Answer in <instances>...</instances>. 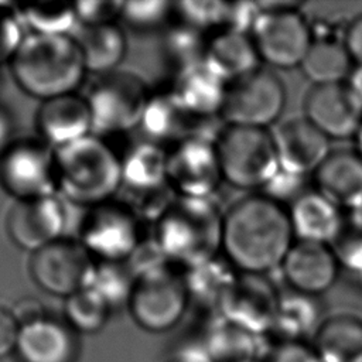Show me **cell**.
<instances>
[{
	"label": "cell",
	"mask_w": 362,
	"mask_h": 362,
	"mask_svg": "<svg viewBox=\"0 0 362 362\" xmlns=\"http://www.w3.org/2000/svg\"><path fill=\"white\" fill-rule=\"evenodd\" d=\"M288 212L260 192L235 201L223 214L222 255L239 273L267 274L293 245Z\"/></svg>",
	"instance_id": "1"
},
{
	"label": "cell",
	"mask_w": 362,
	"mask_h": 362,
	"mask_svg": "<svg viewBox=\"0 0 362 362\" xmlns=\"http://www.w3.org/2000/svg\"><path fill=\"white\" fill-rule=\"evenodd\" d=\"M17 85L41 100L75 92L86 72L74 35L27 34L10 61Z\"/></svg>",
	"instance_id": "2"
},
{
	"label": "cell",
	"mask_w": 362,
	"mask_h": 362,
	"mask_svg": "<svg viewBox=\"0 0 362 362\" xmlns=\"http://www.w3.org/2000/svg\"><path fill=\"white\" fill-rule=\"evenodd\" d=\"M222 221L211 198L177 197L156 222L153 238L168 262L189 267L222 253Z\"/></svg>",
	"instance_id": "3"
},
{
	"label": "cell",
	"mask_w": 362,
	"mask_h": 362,
	"mask_svg": "<svg viewBox=\"0 0 362 362\" xmlns=\"http://www.w3.org/2000/svg\"><path fill=\"white\" fill-rule=\"evenodd\" d=\"M57 194L76 205L109 201L122 187L120 158L95 134L55 148Z\"/></svg>",
	"instance_id": "4"
},
{
	"label": "cell",
	"mask_w": 362,
	"mask_h": 362,
	"mask_svg": "<svg viewBox=\"0 0 362 362\" xmlns=\"http://www.w3.org/2000/svg\"><path fill=\"white\" fill-rule=\"evenodd\" d=\"M223 181L243 191H262L280 170L272 132L226 124L215 141Z\"/></svg>",
	"instance_id": "5"
},
{
	"label": "cell",
	"mask_w": 362,
	"mask_h": 362,
	"mask_svg": "<svg viewBox=\"0 0 362 362\" xmlns=\"http://www.w3.org/2000/svg\"><path fill=\"white\" fill-rule=\"evenodd\" d=\"M92 134H115L140 126L150 93L143 79L129 71L98 75L85 95Z\"/></svg>",
	"instance_id": "6"
},
{
	"label": "cell",
	"mask_w": 362,
	"mask_h": 362,
	"mask_svg": "<svg viewBox=\"0 0 362 362\" xmlns=\"http://www.w3.org/2000/svg\"><path fill=\"white\" fill-rule=\"evenodd\" d=\"M0 187L16 201L57 194L55 148L38 134L8 140L0 150Z\"/></svg>",
	"instance_id": "7"
},
{
	"label": "cell",
	"mask_w": 362,
	"mask_h": 362,
	"mask_svg": "<svg viewBox=\"0 0 362 362\" xmlns=\"http://www.w3.org/2000/svg\"><path fill=\"white\" fill-rule=\"evenodd\" d=\"M286 100L283 81L260 66L228 83L221 117L230 126L267 129L280 119Z\"/></svg>",
	"instance_id": "8"
},
{
	"label": "cell",
	"mask_w": 362,
	"mask_h": 362,
	"mask_svg": "<svg viewBox=\"0 0 362 362\" xmlns=\"http://www.w3.org/2000/svg\"><path fill=\"white\" fill-rule=\"evenodd\" d=\"M140 222L123 201L112 198L86 208L78 240L99 260L126 262L143 239Z\"/></svg>",
	"instance_id": "9"
},
{
	"label": "cell",
	"mask_w": 362,
	"mask_h": 362,
	"mask_svg": "<svg viewBox=\"0 0 362 362\" xmlns=\"http://www.w3.org/2000/svg\"><path fill=\"white\" fill-rule=\"evenodd\" d=\"M250 37L262 62L277 69L300 68L314 37L310 24L297 10L263 6Z\"/></svg>",
	"instance_id": "10"
},
{
	"label": "cell",
	"mask_w": 362,
	"mask_h": 362,
	"mask_svg": "<svg viewBox=\"0 0 362 362\" xmlns=\"http://www.w3.org/2000/svg\"><path fill=\"white\" fill-rule=\"evenodd\" d=\"M188 304L182 277L165 267L136 279L127 305L141 328L164 332L181 321Z\"/></svg>",
	"instance_id": "11"
},
{
	"label": "cell",
	"mask_w": 362,
	"mask_h": 362,
	"mask_svg": "<svg viewBox=\"0 0 362 362\" xmlns=\"http://www.w3.org/2000/svg\"><path fill=\"white\" fill-rule=\"evenodd\" d=\"M95 264L78 239L62 236L31 255L30 274L44 291L69 297L89 286Z\"/></svg>",
	"instance_id": "12"
},
{
	"label": "cell",
	"mask_w": 362,
	"mask_h": 362,
	"mask_svg": "<svg viewBox=\"0 0 362 362\" xmlns=\"http://www.w3.org/2000/svg\"><path fill=\"white\" fill-rule=\"evenodd\" d=\"M222 181L215 143L189 137L168 150L167 182L177 197L211 198Z\"/></svg>",
	"instance_id": "13"
},
{
	"label": "cell",
	"mask_w": 362,
	"mask_h": 362,
	"mask_svg": "<svg viewBox=\"0 0 362 362\" xmlns=\"http://www.w3.org/2000/svg\"><path fill=\"white\" fill-rule=\"evenodd\" d=\"M279 298L280 293L264 274L239 273L218 314L236 327L264 337L272 329Z\"/></svg>",
	"instance_id": "14"
},
{
	"label": "cell",
	"mask_w": 362,
	"mask_h": 362,
	"mask_svg": "<svg viewBox=\"0 0 362 362\" xmlns=\"http://www.w3.org/2000/svg\"><path fill=\"white\" fill-rule=\"evenodd\" d=\"M66 211L58 194L17 199L6 218L11 242L31 253L62 238Z\"/></svg>",
	"instance_id": "15"
},
{
	"label": "cell",
	"mask_w": 362,
	"mask_h": 362,
	"mask_svg": "<svg viewBox=\"0 0 362 362\" xmlns=\"http://www.w3.org/2000/svg\"><path fill=\"white\" fill-rule=\"evenodd\" d=\"M303 116L329 140L355 137L362 126V106L346 82L311 85Z\"/></svg>",
	"instance_id": "16"
},
{
	"label": "cell",
	"mask_w": 362,
	"mask_h": 362,
	"mask_svg": "<svg viewBox=\"0 0 362 362\" xmlns=\"http://www.w3.org/2000/svg\"><path fill=\"white\" fill-rule=\"evenodd\" d=\"M272 137L280 170L303 177L314 174L331 151L329 139L304 116L280 122Z\"/></svg>",
	"instance_id": "17"
},
{
	"label": "cell",
	"mask_w": 362,
	"mask_h": 362,
	"mask_svg": "<svg viewBox=\"0 0 362 362\" xmlns=\"http://www.w3.org/2000/svg\"><path fill=\"white\" fill-rule=\"evenodd\" d=\"M279 269L290 290L317 297L335 284L341 270L328 245L311 242L293 243Z\"/></svg>",
	"instance_id": "18"
},
{
	"label": "cell",
	"mask_w": 362,
	"mask_h": 362,
	"mask_svg": "<svg viewBox=\"0 0 362 362\" xmlns=\"http://www.w3.org/2000/svg\"><path fill=\"white\" fill-rule=\"evenodd\" d=\"M35 126L38 136L54 148L92 134V116L86 98L72 92L41 100Z\"/></svg>",
	"instance_id": "19"
},
{
	"label": "cell",
	"mask_w": 362,
	"mask_h": 362,
	"mask_svg": "<svg viewBox=\"0 0 362 362\" xmlns=\"http://www.w3.org/2000/svg\"><path fill=\"white\" fill-rule=\"evenodd\" d=\"M287 212L297 242L329 246L345 225L342 209L317 189H307L301 194Z\"/></svg>",
	"instance_id": "20"
},
{
	"label": "cell",
	"mask_w": 362,
	"mask_h": 362,
	"mask_svg": "<svg viewBox=\"0 0 362 362\" xmlns=\"http://www.w3.org/2000/svg\"><path fill=\"white\" fill-rule=\"evenodd\" d=\"M313 175L317 191L341 209L362 206V156L356 150H331Z\"/></svg>",
	"instance_id": "21"
},
{
	"label": "cell",
	"mask_w": 362,
	"mask_h": 362,
	"mask_svg": "<svg viewBox=\"0 0 362 362\" xmlns=\"http://www.w3.org/2000/svg\"><path fill=\"white\" fill-rule=\"evenodd\" d=\"M262 61L249 34L223 28L208 40L204 66L226 85L260 68Z\"/></svg>",
	"instance_id": "22"
},
{
	"label": "cell",
	"mask_w": 362,
	"mask_h": 362,
	"mask_svg": "<svg viewBox=\"0 0 362 362\" xmlns=\"http://www.w3.org/2000/svg\"><path fill=\"white\" fill-rule=\"evenodd\" d=\"M16 349L23 362H72L76 342L66 325L45 317L20 328Z\"/></svg>",
	"instance_id": "23"
},
{
	"label": "cell",
	"mask_w": 362,
	"mask_h": 362,
	"mask_svg": "<svg viewBox=\"0 0 362 362\" xmlns=\"http://www.w3.org/2000/svg\"><path fill=\"white\" fill-rule=\"evenodd\" d=\"M209 362H260L263 337L236 327L219 314L211 320L198 341Z\"/></svg>",
	"instance_id": "24"
},
{
	"label": "cell",
	"mask_w": 362,
	"mask_h": 362,
	"mask_svg": "<svg viewBox=\"0 0 362 362\" xmlns=\"http://www.w3.org/2000/svg\"><path fill=\"white\" fill-rule=\"evenodd\" d=\"M226 86L202 64L174 76L170 92L187 115L214 117L221 116Z\"/></svg>",
	"instance_id": "25"
},
{
	"label": "cell",
	"mask_w": 362,
	"mask_h": 362,
	"mask_svg": "<svg viewBox=\"0 0 362 362\" xmlns=\"http://www.w3.org/2000/svg\"><path fill=\"white\" fill-rule=\"evenodd\" d=\"M168 150L148 139L130 146L120 158L122 187L119 191L141 192L167 182Z\"/></svg>",
	"instance_id": "26"
},
{
	"label": "cell",
	"mask_w": 362,
	"mask_h": 362,
	"mask_svg": "<svg viewBox=\"0 0 362 362\" xmlns=\"http://www.w3.org/2000/svg\"><path fill=\"white\" fill-rule=\"evenodd\" d=\"M238 276L239 272L222 253L206 262L185 267L181 274L189 303L192 301L205 310H215L216 314L221 301Z\"/></svg>",
	"instance_id": "27"
},
{
	"label": "cell",
	"mask_w": 362,
	"mask_h": 362,
	"mask_svg": "<svg viewBox=\"0 0 362 362\" xmlns=\"http://www.w3.org/2000/svg\"><path fill=\"white\" fill-rule=\"evenodd\" d=\"M320 297L288 290L280 294L274 321L269 334L274 341H307L317 332L322 318Z\"/></svg>",
	"instance_id": "28"
},
{
	"label": "cell",
	"mask_w": 362,
	"mask_h": 362,
	"mask_svg": "<svg viewBox=\"0 0 362 362\" xmlns=\"http://www.w3.org/2000/svg\"><path fill=\"white\" fill-rule=\"evenodd\" d=\"M313 346L320 362H362V320L349 314L325 318Z\"/></svg>",
	"instance_id": "29"
},
{
	"label": "cell",
	"mask_w": 362,
	"mask_h": 362,
	"mask_svg": "<svg viewBox=\"0 0 362 362\" xmlns=\"http://www.w3.org/2000/svg\"><path fill=\"white\" fill-rule=\"evenodd\" d=\"M75 40L86 72H92L96 76L116 71L127 51L124 31L116 23L82 27L81 35L75 37Z\"/></svg>",
	"instance_id": "30"
},
{
	"label": "cell",
	"mask_w": 362,
	"mask_h": 362,
	"mask_svg": "<svg viewBox=\"0 0 362 362\" xmlns=\"http://www.w3.org/2000/svg\"><path fill=\"white\" fill-rule=\"evenodd\" d=\"M354 61L342 41L314 38L300 69L313 85L341 83L348 79Z\"/></svg>",
	"instance_id": "31"
},
{
	"label": "cell",
	"mask_w": 362,
	"mask_h": 362,
	"mask_svg": "<svg viewBox=\"0 0 362 362\" xmlns=\"http://www.w3.org/2000/svg\"><path fill=\"white\" fill-rule=\"evenodd\" d=\"M206 42L204 33L182 23L165 30L161 48L174 76L204 64Z\"/></svg>",
	"instance_id": "32"
},
{
	"label": "cell",
	"mask_w": 362,
	"mask_h": 362,
	"mask_svg": "<svg viewBox=\"0 0 362 362\" xmlns=\"http://www.w3.org/2000/svg\"><path fill=\"white\" fill-rule=\"evenodd\" d=\"M20 17L31 34L64 35L78 23L74 4L47 1L35 4H17Z\"/></svg>",
	"instance_id": "33"
},
{
	"label": "cell",
	"mask_w": 362,
	"mask_h": 362,
	"mask_svg": "<svg viewBox=\"0 0 362 362\" xmlns=\"http://www.w3.org/2000/svg\"><path fill=\"white\" fill-rule=\"evenodd\" d=\"M134 283L136 277L126 262L99 260L88 287L96 291L112 308L129 304Z\"/></svg>",
	"instance_id": "34"
},
{
	"label": "cell",
	"mask_w": 362,
	"mask_h": 362,
	"mask_svg": "<svg viewBox=\"0 0 362 362\" xmlns=\"http://www.w3.org/2000/svg\"><path fill=\"white\" fill-rule=\"evenodd\" d=\"M110 305L92 288L85 287L69 297L65 303V315L71 327L90 334L96 332L107 321Z\"/></svg>",
	"instance_id": "35"
},
{
	"label": "cell",
	"mask_w": 362,
	"mask_h": 362,
	"mask_svg": "<svg viewBox=\"0 0 362 362\" xmlns=\"http://www.w3.org/2000/svg\"><path fill=\"white\" fill-rule=\"evenodd\" d=\"M226 6V1L185 0L174 4V13L180 23L205 34L211 28L225 27Z\"/></svg>",
	"instance_id": "36"
},
{
	"label": "cell",
	"mask_w": 362,
	"mask_h": 362,
	"mask_svg": "<svg viewBox=\"0 0 362 362\" xmlns=\"http://www.w3.org/2000/svg\"><path fill=\"white\" fill-rule=\"evenodd\" d=\"M174 4L165 0L123 1L120 18L139 31H151L163 27L174 13Z\"/></svg>",
	"instance_id": "37"
},
{
	"label": "cell",
	"mask_w": 362,
	"mask_h": 362,
	"mask_svg": "<svg viewBox=\"0 0 362 362\" xmlns=\"http://www.w3.org/2000/svg\"><path fill=\"white\" fill-rule=\"evenodd\" d=\"M339 269L346 272L354 283L362 280V226L345 222L338 238L329 245Z\"/></svg>",
	"instance_id": "38"
},
{
	"label": "cell",
	"mask_w": 362,
	"mask_h": 362,
	"mask_svg": "<svg viewBox=\"0 0 362 362\" xmlns=\"http://www.w3.org/2000/svg\"><path fill=\"white\" fill-rule=\"evenodd\" d=\"M17 4L0 1V64L10 62L27 34Z\"/></svg>",
	"instance_id": "39"
},
{
	"label": "cell",
	"mask_w": 362,
	"mask_h": 362,
	"mask_svg": "<svg viewBox=\"0 0 362 362\" xmlns=\"http://www.w3.org/2000/svg\"><path fill=\"white\" fill-rule=\"evenodd\" d=\"M126 263L136 279L168 267V259L154 238L141 239L137 247L126 259Z\"/></svg>",
	"instance_id": "40"
},
{
	"label": "cell",
	"mask_w": 362,
	"mask_h": 362,
	"mask_svg": "<svg viewBox=\"0 0 362 362\" xmlns=\"http://www.w3.org/2000/svg\"><path fill=\"white\" fill-rule=\"evenodd\" d=\"M305 181L307 177L279 170L276 175L259 192L280 205L284 202L291 205L301 194L308 189Z\"/></svg>",
	"instance_id": "41"
},
{
	"label": "cell",
	"mask_w": 362,
	"mask_h": 362,
	"mask_svg": "<svg viewBox=\"0 0 362 362\" xmlns=\"http://www.w3.org/2000/svg\"><path fill=\"white\" fill-rule=\"evenodd\" d=\"M260 362H320V358L307 341H274L266 344Z\"/></svg>",
	"instance_id": "42"
},
{
	"label": "cell",
	"mask_w": 362,
	"mask_h": 362,
	"mask_svg": "<svg viewBox=\"0 0 362 362\" xmlns=\"http://www.w3.org/2000/svg\"><path fill=\"white\" fill-rule=\"evenodd\" d=\"M123 1H78L74 3L76 21L82 27L112 24L120 17Z\"/></svg>",
	"instance_id": "43"
},
{
	"label": "cell",
	"mask_w": 362,
	"mask_h": 362,
	"mask_svg": "<svg viewBox=\"0 0 362 362\" xmlns=\"http://www.w3.org/2000/svg\"><path fill=\"white\" fill-rule=\"evenodd\" d=\"M262 13H263V7L260 3H252V1L228 3L223 28L250 35Z\"/></svg>",
	"instance_id": "44"
},
{
	"label": "cell",
	"mask_w": 362,
	"mask_h": 362,
	"mask_svg": "<svg viewBox=\"0 0 362 362\" xmlns=\"http://www.w3.org/2000/svg\"><path fill=\"white\" fill-rule=\"evenodd\" d=\"M20 325L17 324L11 310L0 305V358L16 349Z\"/></svg>",
	"instance_id": "45"
},
{
	"label": "cell",
	"mask_w": 362,
	"mask_h": 362,
	"mask_svg": "<svg viewBox=\"0 0 362 362\" xmlns=\"http://www.w3.org/2000/svg\"><path fill=\"white\" fill-rule=\"evenodd\" d=\"M342 42L354 64L362 65V13L348 23Z\"/></svg>",
	"instance_id": "46"
},
{
	"label": "cell",
	"mask_w": 362,
	"mask_h": 362,
	"mask_svg": "<svg viewBox=\"0 0 362 362\" xmlns=\"http://www.w3.org/2000/svg\"><path fill=\"white\" fill-rule=\"evenodd\" d=\"M11 313H13L17 324L20 325V328L45 318L42 304L38 300L31 298V297H25V298H21L20 301H17L13 305Z\"/></svg>",
	"instance_id": "47"
},
{
	"label": "cell",
	"mask_w": 362,
	"mask_h": 362,
	"mask_svg": "<svg viewBox=\"0 0 362 362\" xmlns=\"http://www.w3.org/2000/svg\"><path fill=\"white\" fill-rule=\"evenodd\" d=\"M164 362H209L199 342L185 344L175 349Z\"/></svg>",
	"instance_id": "48"
},
{
	"label": "cell",
	"mask_w": 362,
	"mask_h": 362,
	"mask_svg": "<svg viewBox=\"0 0 362 362\" xmlns=\"http://www.w3.org/2000/svg\"><path fill=\"white\" fill-rule=\"evenodd\" d=\"M348 86L351 88V90L354 92V95L356 96L358 102L362 106V65H355L354 69L351 71L348 79H346Z\"/></svg>",
	"instance_id": "49"
},
{
	"label": "cell",
	"mask_w": 362,
	"mask_h": 362,
	"mask_svg": "<svg viewBox=\"0 0 362 362\" xmlns=\"http://www.w3.org/2000/svg\"><path fill=\"white\" fill-rule=\"evenodd\" d=\"M7 133H8V124H7V120H6L4 115L0 112V150L7 143L6 141Z\"/></svg>",
	"instance_id": "50"
},
{
	"label": "cell",
	"mask_w": 362,
	"mask_h": 362,
	"mask_svg": "<svg viewBox=\"0 0 362 362\" xmlns=\"http://www.w3.org/2000/svg\"><path fill=\"white\" fill-rule=\"evenodd\" d=\"M351 214L354 215V216H351V222H354V223H356V225H361L362 226V206L359 208V209H355V211H351Z\"/></svg>",
	"instance_id": "51"
},
{
	"label": "cell",
	"mask_w": 362,
	"mask_h": 362,
	"mask_svg": "<svg viewBox=\"0 0 362 362\" xmlns=\"http://www.w3.org/2000/svg\"><path fill=\"white\" fill-rule=\"evenodd\" d=\"M355 141H356V151L362 156V126H361L359 132L355 136Z\"/></svg>",
	"instance_id": "52"
}]
</instances>
